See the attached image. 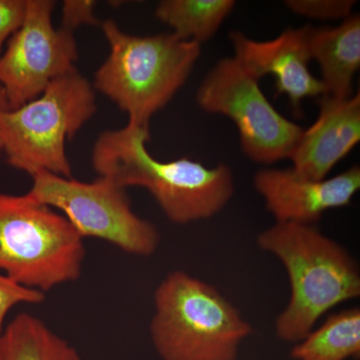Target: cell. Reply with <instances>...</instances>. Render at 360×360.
Returning <instances> with one entry per match:
<instances>
[{"label":"cell","mask_w":360,"mask_h":360,"mask_svg":"<svg viewBox=\"0 0 360 360\" xmlns=\"http://www.w3.org/2000/svg\"><path fill=\"white\" fill-rule=\"evenodd\" d=\"M149 127L127 123L99 135L92 150V167L120 186L148 189L170 221L187 224L221 212L234 193L233 176L225 165L208 168L182 158L155 160L146 148Z\"/></svg>","instance_id":"6da1fadb"},{"label":"cell","mask_w":360,"mask_h":360,"mask_svg":"<svg viewBox=\"0 0 360 360\" xmlns=\"http://www.w3.org/2000/svg\"><path fill=\"white\" fill-rule=\"evenodd\" d=\"M257 243L281 260L290 278V302L276 322L281 340L300 342L326 312L360 295L354 258L312 225L276 222L258 236Z\"/></svg>","instance_id":"7a4b0ae2"},{"label":"cell","mask_w":360,"mask_h":360,"mask_svg":"<svg viewBox=\"0 0 360 360\" xmlns=\"http://www.w3.org/2000/svg\"><path fill=\"white\" fill-rule=\"evenodd\" d=\"M110 52L94 77V89L129 115V123L149 127L186 84L200 56V44L174 33L129 34L115 20L101 22Z\"/></svg>","instance_id":"3957f363"},{"label":"cell","mask_w":360,"mask_h":360,"mask_svg":"<svg viewBox=\"0 0 360 360\" xmlns=\"http://www.w3.org/2000/svg\"><path fill=\"white\" fill-rule=\"evenodd\" d=\"M149 331L162 360H236L252 328L214 286L175 270L156 288Z\"/></svg>","instance_id":"277c9868"},{"label":"cell","mask_w":360,"mask_h":360,"mask_svg":"<svg viewBox=\"0 0 360 360\" xmlns=\"http://www.w3.org/2000/svg\"><path fill=\"white\" fill-rule=\"evenodd\" d=\"M84 238L65 215L30 193H0V272L23 288L47 292L79 278Z\"/></svg>","instance_id":"5b68a950"},{"label":"cell","mask_w":360,"mask_h":360,"mask_svg":"<svg viewBox=\"0 0 360 360\" xmlns=\"http://www.w3.org/2000/svg\"><path fill=\"white\" fill-rule=\"evenodd\" d=\"M96 94L73 68L54 79L37 98L0 110L2 150L11 167L32 176L39 172L70 179L66 141L96 112Z\"/></svg>","instance_id":"8992f818"},{"label":"cell","mask_w":360,"mask_h":360,"mask_svg":"<svg viewBox=\"0 0 360 360\" xmlns=\"http://www.w3.org/2000/svg\"><path fill=\"white\" fill-rule=\"evenodd\" d=\"M28 193L63 213L82 238L103 239L129 255L149 257L158 250V229L132 210L127 188L108 176L79 181L39 172Z\"/></svg>","instance_id":"52a82bcc"},{"label":"cell","mask_w":360,"mask_h":360,"mask_svg":"<svg viewBox=\"0 0 360 360\" xmlns=\"http://www.w3.org/2000/svg\"><path fill=\"white\" fill-rule=\"evenodd\" d=\"M196 99L206 112L231 118L245 155L262 165L290 158L304 130L274 108L259 79L236 58L222 59L212 68Z\"/></svg>","instance_id":"ba28073f"},{"label":"cell","mask_w":360,"mask_h":360,"mask_svg":"<svg viewBox=\"0 0 360 360\" xmlns=\"http://www.w3.org/2000/svg\"><path fill=\"white\" fill-rule=\"evenodd\" d=\"M56 2L26 0L25 18L0 56V85L9 110L39 97L56 78L75 68V33L54 27Z\"/></svg>","instance_id":"9c48e42d"},{"label":"cell","mask_w":360,"mask_h":360,"mask_svg":"<svg viewBox=\"0 0 360 360\" xmlns=\"http://www.w3.org/2000/svg\"><path fill=\"white\" fill-rule=\"evenodd\" d=\"M255 189L277 224L312 225L328 210L350 205L360 188V169L352 167L331 179H305L290 169H262Z\"/></svg>","instance_id":"30bf717a"},{"label":"cell","mask_w":360,"mask_h":360,"mask_svg":"<svg viewBox=\"0 0 360 360\" xmlns=\"http://www.w3.org/2000/svg\"><path fill=\"white\" fill-rule=\"evenodd\" d=\"M309 27L288 28L269 41H257L238 32L231 34L234 58L259 80L274 75L277 96H288L297 115L305 98L328 94L323 82L309 70Z\"/></svg>","instance_id":"8fae6325"},{"label":"cell","mask_w":360,"mask_h":360,"mask_svg":"<svg viewBox=\"0 0 360 360\" xmlns=\"http://www.w3.org/2000/svg\"><path fill=\"white\" fill-rule=\"evenodd\" d=\"M316 122L303 130L290 160L305 179H326L360 141V94L349 98L319 97Z\"/></svg>","instance_id":"7c38bea8"},{"label":"cell","mask_w":360,"mask_h":360,"mask_svg":"<svg viewBox=\"0 0 360 360\" xmlns=\"http://www.w3.org/2000/svg\"><path fill=\"white\" fill-rule=\"evenodd\" d=\"M309 51L328 96L349 98L360 66V18L352 14L335 27H309Z\"/></svg>","instance_id":"4fadbf2b"},{"label":"cell","mask_w":360,"mask_h":360,"mask_svg":"<svg viewBox=\"0 0 360 360\" xmlns=\"http://www.w3.org/2000/svg\"><path fill=\"white\" fill-rule=\"evenodd\" d=\"M0 360H82L77 348L30 314L13 317L0 333Z\"/></svg>","instance_id":"5bb4252c"},{"label":"cell","mask_w":360,"mask_h":360,"mask_svg":"<svg viewBox=\"0 0 360 360\" xmlns=\"http://www.w3.org/2000/svg\"><path fill=\"white\" fill-rule=\"evenodd\" d=\"M295 360H347L360 355V310H343L329 316L290 352Z\"/></svg>","instance_id":"9a60e30c"},{"label":"cell","mask_w":360,"mask_h":360,"mask_svg":"<svg viewBox=\"0 0 360 360\" xmlns=\"http://www.w3.org/2000/svg\"><path fill=\"white\" fill-rule=\"evenodd\" d=\"M234 6L233 0H163L155 15L179 39L200 44L212 39Z\"/></svg>","instance_id":"2e32d148"},{"label":"cell","mask_w":360,"mask_h":360,"mask_svg":"<svg viewBox=\"0 0 360 360\" xmlns=\"http://www.w3.org/2000/svg\"><path fill=\"white\" fill-rule=\"evenodd\" d=\"M291 13L316 20H343L352 15L354 0H288Z\"/></svg>","instance_id":"e0dca14e"},{"label":"cell","mask_w":360,"mask_h":360,"mask_svg":"<svg viewBox=\"0 0 360 360\" xmlns=\"http://www.w3.org/2000/svg\"><path fill=\"white\" fill-rule=\"evenodd\" d=\"M45 300V293L23 288L0 272V333L4 328L7 314L18 304H39Z\"/></svg>","instance_id":"ac0fdd59"},{"label":"cell","mask_w":360,"mask_h":360,"mask_svg":"<svg viewBox=\"0 0 360 360\" xmlns=\"http://www.w3.org/2000/svg\"><path fill=\"white\" fill-rule=\"evenodd\" d=\"M96 2L94 0H66L63 4V26L75 33L82 25H101L94 15Z\"/></svg>","instance_id":"d6986e66"},{"label":"cell","mask_w":360,"mask_h":360,"mask_svg":"<svg viewBox=\"0 0 360 360\" xmlns=\"http://www.w3.org/2000/svg\"><path fill=\"white\" fill-rule=\"evenodd\" d=\"M25 11L26 0H0V56L6 40L22 25Z\"/></svg>","instance_id":"ffe728a7"},{"label":"cell","mask_w":360,"mask_h":360,"mask_svg":"<svg viewBox=\"0 0 360 360\" xmlns=\"http://www.w3.org/2000/svg\"><path fill=\"white\" fill-rule=\"evenodd\" d=\"M9 105L8 101H7L6 92H4V89H2L1 85H0V110H8Z\"/></svg>","instance_id":"44dd1931"},{"label":"cell","mask_w":360,"mask_h":360,"mask_svg":"<svg viewBox=\"0 0 360 360\" xmlns=\"http://www.w3.org/2000/svg\"><path fill=\"white\" fill-rule=\"evenodd\" d=\"M2 153H4V150H2V142L1 139H0V155H1Z\"/></svg>","instance_id":"7402d4cb"}]
</instances>
